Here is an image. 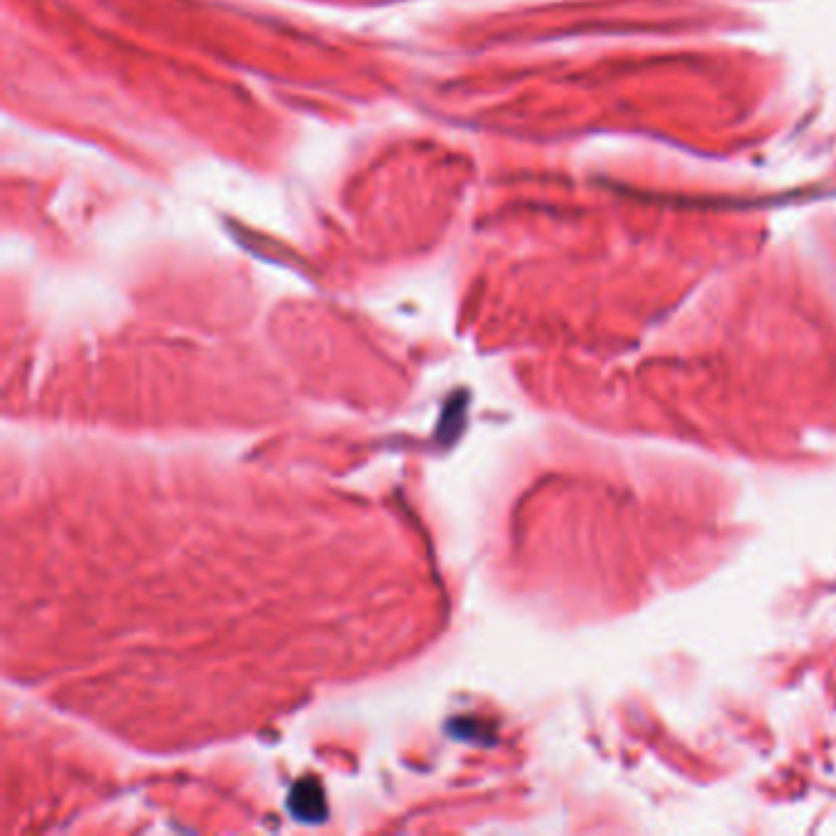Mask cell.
I'll list each match as a JSON object with an SVG mask.
<instances>
[{
    "label": "cell",
    "instance_id": "1",
    "mask_svg": "<svg viewBox=\"0 0 836 836\" xmlns=\"http://www.w3.org/2000/svg\"><path fill=\"white\" fill-rule=\"evenodd\" d=\"M292 810L300 814L302 819H322L324 800L319 785L312 783V780L297 785L292 790Z\"/></svg>",
    "mask_w": 836,
    "mask_h": 836
}]
</instances>
